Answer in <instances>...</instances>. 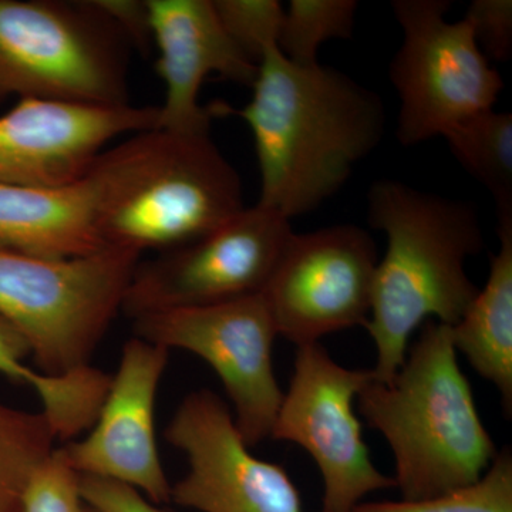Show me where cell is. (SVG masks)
Returning <instances> with one entry per match:
<instances>
[{
  "mask_svg": "<svg viewBox=\"0 0 512 512\" xmlns=\"http://www.w3.org/2000/svg\"><path fill=\"white\" fill-rule=\"evenodd\" d=\"M80 494L93 512H174L154 504L136 488L107 478L80 476Z\"/></svg>",
  "mask_w": 512,
  "mask_h": 512,
  "instance_id": "26",
  "label": "cell"
},
{
  "mask_svg": "<svg viewBox=\"0 0 512 512\" xmlns=\"http://www.w3.org/2000/svg\"><path fill=\"white\" fill-rule=\"evenodd\" d=\"M30 348L25 338L0 318V375L25 384L39 396L42 412L55 431L56 439L70 443L92 429L111 376L93 366L64 376H46L28 365Z\"/></svg>",
  "mask_w": 512,
  "mask_h": 512,
  "instance_id": "18",
  "label": "cell"
},
{
  "mask_svg": "<svg viewBox=\"0 0 512 512\" xmlns=\"http://www.w3.org/2000/svg\"><path fill=\"white\" fill-rule=\"evenodd\" d=\"M141 254L109 247L77 258H43L0 247V318L25 338L37 370L64 376L90 366Z\"/></svg>",
  "mask_w": 512,
  "mask_h": 512,
  "instance_id": "5",
  "label": "cell"
},
{
  "mask_svg": "<svg viewBox=\"0 0 512 512\" xmlns=\"http://www.w3.org/2000/svg\"><path fill=\"white\" fill-rule=\"evenodd\" d=\"M183 451L188 473L171 501L200 512H305L285 468L249 451L227 404L207 389L184 397L165 429Z\"/></svg>",
  "mask_w": 512,
  "mask_h": 512,
  "instance_id": "12",
  "label": "cell"
},
{
  "mask_svg": "<svg viewBox=\"0 0 512 512\" xmlns=\"http://www.w3.org/2000/svg\"><path fill=\"white\" fill-rule=\"evenodd\" d=\"M56 441L45 414L0 403V512H23L30 478Z\"/></svg>",
  "mask_w": 512,
  "mask_h": 512,
  "instance_id": "20",
  "label": "cell"
},
{
  "mask_svg": "<svg viewBox=\"0 0 512 512\" xmlns=\"http://www.w3.org/2000/svg\"><path fill=\"white\" fill-rule=\"evenodd\" d=\"M104 247L164 252L244 210L238 171L211 134L157 127L106 148L86 174Z\"/></svg>",
  "mask_w": 512,
  "mask_h": 512,
  "instance_id": "3",
  "label": "cell"
},
{
  "mask_svg": "<svg viewBox=\"0 0 512 512\" xmlns=\"http://www.w3.org/2000/svg\"><path fill=\"white\" fill-rule=\"evenodd\" d=\"M0 247L56 259L106 248L86 177L56 187L0 183Z\"/></svg>",
  "mask_w": 512,
  "mask_h": 512,
  "instance_id": "16",
  "label": "cell"
},
{
  "mask_svg": "<svg viewBox=\"0 0 512 512\" xmlns=\"http://www.w3.org/2000/svg\"><path fill=\"white\" fill-rule=\"evenodd\" d=\"M448 0H394L403 40L389 77L400 109L397 140L404 147L444 137L461 121L494 109L504 80L474 39L466 19L448 22Z\"/></svg>",
  "mask_w": 512,
  "mask_h": 512,
  "instance_id": "7",
  "label": "cell"
},
{
  "mask_svg": "<svg viewBox=\"0 0 512 512\" xmlns=\"http://www.w3.org/2000/svg\"><path fill=\"white\" fill-rule=\"evenodd\" d=\"M127 45L93 0H0V103L130 104Z\"/></svg>",
  "mask_w": 512,
  "mask_h": 512,
  "instance_id": "6",
  "label": "cell"
},
{
  "mask_svg": "<svg viewBox=\"0 0 512 512\" xmlns=\"http://www.w3.org/2000/svg\"><path fill=\"white\" fill-rule=\"evenodd\" d=\"M367 222L387 237L365 325L377 350L373 376L384 383L403 366L414 330L427 320L453 328L463 318L480 291L467 261L485 241L473 202L387 178L370 185Z\"/></svg>",
  "mask_w": 512,
  "mask_h": 512,
  "instance_id": "2",
  "label": "cell"
},
{
  "mask_svg": "<svg viewBox=\"0 0 512 512\" xmlns=\"http://www.w3.org/2000/svg\"><path fill=\"white\" fill-rule=\"evenodd\" d=\"M23 512H86L80 476L67 463L62 448L36 468L23 498Z\"/></svg>",
  "mask_w": 512,
  "mask_h": 512,
  "instance_id": "24",
  "label": "cell"
},
{
  "mask_svg": "<svg viewBox=\"0 0 512 512\" xmlns=\"http://www.w3.org/2000/svg\"><path fill=\"white\" fill-rule=\"evenodd\" d=\"M138 338L194 353L212 367L234 404L248 447L271 437L284 393L272 363L276 330L262 293L134 319Z\"/></svg>",
  "mask_w": 512,
  "mask_h": 512,
  "instance_id": "10",
  "label": "cell"
},
{
  "mask_svg": "<svg viewBox=\"0 0 512 512\" xmlns=\"http://www.w3.org/2000/svg\"><path fill=\"white\" fill-rule=\"evenodd\" d=\"M94 6L116 26L128 45L146 53L153 46L146 2L93 0Z\"/></svg>",
  "mask_w": 512,
  "mask_h": 512,
  "instance_id": "27",
  "label": "cell"
},
{
  "mask_svg": "<svg viewBox=\"0 0 512 512\" xmlns=\"http://www.w3.org/2000/svg\"><path fill=\"white\" fill-rule=\"evenodd\" d=\"M156 72L164 83L160 124L165 130L211 134L214 113L200 104L205 79H221L251 89L258 64L242 53L222 28L212 0H146Z\"/></svg>",
  "mask_w": 512,
  "mask_h": 512,
  "instance_id": "15",
  "label": "cell"
},
{
  "mask_svg": "<svg viewBox=\"0 0 512 512\" xmlns=\"http://www.w3.org/2000/svg\"><path fill=\"white\" fill-rule=\"evenodd\" d=\"M372 370L339 365L320 343L298 346L271 437L301 446L323 481L322 512H350L366 495L396 487L377 470L353 402Z\"/></svg>",
  "mask_w": 512,
  "mask_h": 512,
  "instance_id": "9",
  "label": "cell"
},
{
  "mask_svg": "<svg viewBox=\"0 0 512 512\" xmlns=\"http://www.w3.org/2000/svg\"><path fill=\"white\" fill-rule=\"evenodd\" d=\"M500 249L470 308L451 328L457 352L497 387L505 414L512 413V221L498 222Z\"/></svg>",
  "mask_w": 512,
  "mask_h": 512,
  "instance_id": "17",
  "label": "cell"
},
{
  "mask_svg": "<svg viewBox=\"0 0 512 512\" xmlns=\"http://www.w3.org/2000/svg\"><path fill=\"white\" fill-rule=\"evenodd\" d=\"M458 164L490 192L498 222L512 221V116L481 111L443 137Z\"/></svg>",
  "mask_w": 512,
  "mask_h": 512,
  "instance_id": "19",
  "label": "cell"
},
{
  "mask_svg": "<svg viewBox=\"0 0 512 512\" xmlns=\"http://www.w3.org/2000/svg\"><path fill=\"white\" fill-rule=\"evenodd\" d=\"M251 89L241 109L220 103L212 113L248 124L261 174L258 205L288 220L318 210L382 144V97L338 69L298 66L271 46Z\"/></svg>",
  "mask_w": 512,
  "mask_h": 512,
  "instance_id": "1",
  "label": "cell"
},
{
  "mask_svg": "<svg viewBox=\"0 0 512 512\" xmlns=\"http://www.w3.org/2000/svg\"><path fill=\"white\" fill-rule=\"evenodd\" d=\"M292 235L278 212L245 207L208 234L140 261L121 312L134 320L261 293Z\"/></svg>",
  "mask_w": 512,
  "mask_h": 512,
  "instance_id": "8",
  "label": "cell"
},
{
  "mask_svg": "<svg viewBox=\"0 0 512 512\" xmlns=\"http://www.w3.org/2000/svg\"><path fill=\"white\" fill-rule=\"evenodd\" d=\"M359 412L392 448L402 500L476 484L498 450L458 366L451 326L427 320L389 382L375 377L356 397Z\"/></svg>",
  "mask_w": 512,
  "mask_h": 512,
  "instance_id": "4",
  "label": "cell"
},
{
  "mask_svg": "<svg viewBox=\"0 0 512 512\" xmlns=\"http://www.w3.org/2000/svg\"><path fill=\"white\" fill-rule=\"evenodd\" d=\"M350 512H512V453L498 451L476 484L417 501L360 503Z\"/></svg>",
  "mask_w": 512,
  "mask_h": 512,
  "instance_id": "22",
  "label": "cell"
},
{
  "mask_svg": "<svg viewBox=\"0 0 512 512\" xmlns=\"http://www.w3.org/2000/svg\"><path fill=\"white\" fill-rule=\"evenodd\" d=\"M377 262L375 239L355 224L293 232L261 292L278 336L303 346L365 326Z\"/></svg>",
  "mask_w": 512,
  "mask_h": 512,
  "instance_id": "11",
  "label": "cell"
},
{
  "mask_svg": "<svg viewBox=\"0 0 512 512\" xmlns=\"http://www.w3.org/2000/svg\"><path fill=\"white\" fill-rule=\"evenodd\" d=\"M158 120V106L18 100L0 116V183H74L111 141L157 128Z\"/></svg>",
  "mask_w": 512,
  "mask_h": 512,
  "instance_id": "13",
  "label": "cell"
},
{
  "mask_svg": "<svg viewBox=\"0 0 512 512\" xmlns=\"http://www.w3.org/2000/svg\"><path fill=\"white\" fill-rule=\"evenodd\" d=\"M464 19L488 60L505 63L512 55L511 0H473Z\"/></svg>",
  "mask_w": 512,
  "mask_h": 512,
  "instance_id": "25",
  "label": "cell"
},
{
  "mask_svg": "<svg viewBox=\"0 0 512 512\" xmlns=\"http://www.w3.org/2000/svg\"><path fill=\"white\" fill-rule=\"evenodd\" d=\"M168 357L170 350L164 346L138 336L127 340L90 433L62 447L80 476L130 485L158 505L171 501L156 439L157 390Z\"/></svg>",
  "mask_w": 512,
  "mask_h": 512,
  "instance_id": "14",
  "label": "cell"
},
{
  "mask_svg": "<svg viewBox=\"0 0 512 512\" xmlns=\"http://www.w3.org/2000/svg\"><path fill=\"white\" fill-rule=\"evenodd\" d=\"M222 28L256 64L265 50L278 46L285 6L278 0H212Z\"/></svg>",
  "mask_w": 512,
  "mask_h": 512,
  "instance_id": "23",
  "label": "cell"
},
{
  "mask_svg": "<svg viewBox=\"0 0 512 512\" xmlns=\"http://www.w3.org/2000/svg\"><path fill=\"white\" fill-rule=\"evenodd\" d=\"M357 9L356 0H291L285 8L278 49L298 66L318 64L320 46L352 37Z\"/></svg>",
  "mask_w": 512,
  "mask_h": 512,
  "instance_id": "21",
  "label": "cell"
}]
</instances>
